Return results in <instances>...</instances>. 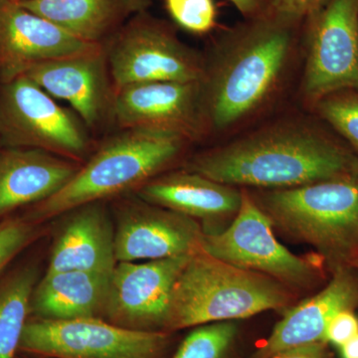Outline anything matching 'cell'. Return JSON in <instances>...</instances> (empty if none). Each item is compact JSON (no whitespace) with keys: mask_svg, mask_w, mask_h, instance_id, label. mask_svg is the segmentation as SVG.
Here are the masks:
<instances>
[{"mask_svg":"<svg viewBox=\"0 0 358 358\" xmlns=\"http://www.w3.org/2000/svg\"><path fill=\"white\" fill-rule=\"evenodd\" d=\"M352 159L317 131L285 124L200 152L183 169L223 185L282 189L348 174Z\"/></svg>","mask_w":358,"mask_h":358,"instance_id":"1","label":"cell"},{"mask_svg":"<svg viewBox=\"0 0 358 358\" xmlns=\"http://www.w3.org/2000/svg\"><path fill=\"white\" fill-rule=\"evenodd\" d=\"M292 27L259 16L225 44L202 81L207 126L223 131L263 105L286 67Z\"/></svg>","mask_w":358,"mask_h":358,"instance_id":"2","label":"cell"},{"mask_svg":"<svg viewBox=\"0 0 358 358\" xmlns=\"http://www.w3.org/2000/svg\"><path fill=\"white\" fill-rule=\"evenodd\" d=\"M186 143L183 136L166 131L120 129L90 155L62 189L32 205L24 216L43 223L80 205L136 192L173 164Z\"/></svg>","mask_w":358,"mask_h":358,"instance_id":"3","label":"cell"},{"mask_svg":"<svg viewBox=\"0 0 358 358\" xmlns=\"http://www.w3.org/2000/svg\"><path fill=\"white\" fill-rule=\"evenodd\" d=\"M292 301L284 284L218 260L201 250L190 256L171 293L167 333L247 319Z\"/></svg>","mask_w":358,"mask_h":358,"instance_id":"4","label":"cell"},{"mask_svg":"<svg viewBox=\"0 0 358 358\" xmlns=\"http://www.w3.org/2000/svg\"><path fill=\"white\" fill-rule=\"evenodd\" d=\"M266 213L289 235L319 250L334 266L358 257V178L348 173L296 187L273 189Z\"/></svg>","mask_w":358,"mask_h":358,"instance_id":"5","label":"cell"},{"mask_svg":"<svg viewBox=\"0 0 358 358\" xmlns=\"http://www.w3.org/2000/svg\"><path fill=\"white\" fill-rule=\"evenodd\" d=\"M105 50L115 91L134 84L202 82L206 71L197 52L147 13L122 26Z\"/></svg>","mask_w":358,"mask_h":358,"instance_id":"6","label":"cell"},{"mask_svg":"<svg viewBox=\"0 0 358 358\" xmlns=\"http://www.w3.org/2000/svg\"><path fill=\"white\" fill-rule=\"evenodd\" d=\"M86 128L29 78L1 84L0 141L6 147L36 148L84 164L91 150Z\"/></svg>","mask_w":358,"mask_h":358,"instance_id":"7","label":"cell"},{"mask_svg":"<svg viewBox=\"0 0 358 358\" xmlns=\"http://www.w3.org/2000/svg\"><path fill=\"white\" fill-rule=\"evenodd\" d=\"M273 221L246 192L227 229L205 232L200 250L218 260L277 280L287 287L308 288L320 275L319 262L294 255L273 231Z\"/></svg>","mask_w":358,"mask_h":358,"instance_id":"8","label":"cell"},{"mask_svg":"<svg viewBox=\"0 0 358 358\" xmlns=\"http://www.w3.org/2000/svg\"><path fill=\"white\" fill-rule=\"evenodd\" d=\"M169 345V333L133 331L102 319L30 317L20 352L52 358H164Z\"/></svg>","mask_w":358,"mask_h":358,"instance_id":"9","label":"cell"},{"mask_svg":"<svg viewBox=\"0 0 358 358\" xmlns=\"http://www.w3.org/2000/svg\"><path fill=\"white\" fill-rule=\"evenodd\" d=\"M110 207L117 262L160 260L200 250L204 231L195 219L145 201L134 192L115 197Z\"/></svg>","mask_w":358,"mask_h":358,"instance_id":"10","label":"cell"},{"mask_svg":"<svg viewBox=\"0 0 358 358\" xmlns=\"http://www.w3.org/2000/svg\"><path fill=\"white\" fill-rule=\"evenodd\" d=\"M310 15L305 95L320 102L358 90V0H327Z\"/></svg>","mask_w":358,"mask_h":358,"instance_id":"11","label":"cell"},{"mask_svg":"<svg viewBox=\"0 0 358 358\" xmlns=\"http://www.w3.org/2000/svg\"><path fill=\"white\" fill-rule=\"evenodd\" d=\"M192 255L117 262L110 275L103 320L133 331L167 333L173 286Z\"/></svg>","mask_w":358,"mask_h":358,"instance_id":"12","label":"cell"},{"mask_svg":"<svg viewBox=\"0 0 358 358\" xmlns=\"http://www.w3.org/2000/svg\"><path fill=\"white\" fill-rule=\"evenodd\" d=\"M110 120L120 129H150L199 138L207 126L202 82H155L115 91Z\"/></svg>","mask_w":358,"mask_h":358,"instance_id":"13","label":"cell"},{"mask_svg":"<svg viewBox=\"0 0 358 358\" xmlns=\"http://www.w3.org/2000/svg\"><path fill=\"white\" fill-rule=\"evenodd\" d=\"M103 45L78 38L28 10L17 1L0 0V83L24 76L35 66L57 59L83 55Z\"/></svg>","mask_w":358,"mask_h":358,"instance_id":"14","label":"cell"},{"mask_svg":"<svg viewBox=\"0 0 358 358\" xmlns=\"http://www.w3.org/2000/svg\"><path fill=\"white\" fill-rule=\"evenodd\" d=\"M24 76L53 98L69 103L89 129L110 119L115 89L105 45L91 53L42 63Z\"/></svg>","mask_w":358,"mask_h":358,"instance_id":"15","label":"cell"},{"mask_svg":"<svg viewBox=\"0 0 358 358\" xmlns=\"http://www.w3.org/2000/svg\"><path fill=\"white\" fill-rule=\"evenodd\" d=\"M47 273L87 271L110 274L117 265L109 201L90 202L55 217Z\"/></svg>","mask_w":358,"mask_h":358,"instance_id":"16","label":"cell"},{"mask_svg":"<svg viewBox=\"0 0 358 358\" xmlns=\"http://www.w3.org/2000/svg\"><path fill=\"white\" fill-rule=\"evenodd\" d=\"M357 306V278L348 266H339L326 288L285 313L253 358H270L294 346L324 341L334 315Z\"/></svg>","mask_w":358,"mask_h":358,"instance_id":"17","label":"cell"},{"mask_svg":"<svg viewBox=\"0 0 358 358\" xmlns=\"http://www.w3.org/2000/svg\"><path fill=\"white\" fill-rule=\"evenodd\" d=\"M82 164L36 148L0 150V217L50 199Z\"/></svg>","mask_w":358,"mask_h":358,"instance_id":"18","label":"cell"},{"mask_svg":"<svg viewBox=\"0 0 358 358\" xmlns=\"http://www.w3.org/2000/svg\"><path fill=\"white\" fill-rule=\"evenodd\" d=\"M136 194L145 201L205 222L236 215L242 192L192 171H173L157 176Z\"/></svg>","mask_w":358,"mask_h":358,"instance_id":"19","label":"cell"},{"mask_svg":"<svg viewBox=\"0 0 358 358\" xmlns=\"http://www.w3.org/2000/svg\"><path fill=\"white\" fill-rule=\"evenodd\" d=\"M20 6L56 23L78 38L105 45L152 0H22Z\"/></svg>","mask_w":358,"mask_h":358,"instance_id":"20","label":"cell"},{"mask_svg":"<svg viewBox=\"0 0 358 358\" xmlns=\"http://www.w3.org/2000/svg\"><path fill=\"white\" fill-rule=\"evenodd\" d=\"M110 275L87 271L45 273L33 291L31 317L103 320Z\"/></svg>","mask_w":358,"mask_h":358,"instance_id":"21","label":"cell"},{"mask_svg":"<svg viewBox=\"0 0 358 358\" xmlns=\"http://www.w3.org/2000/svg\"><path fill=\"white\" fill-rule=\"evenodd\" d=\"M38 281V267L31 263L18 266L0 279V358H17Z\"/></svg>","mask_w":358,"mask_h":358,"instance_id":"22","label":"cell"},{"mask_svg":"<svg viewBox=\"0 0 358 358\" xmlns=\"http://www.w3.org/2000/svg\"><path fill=\"white\" fill-rule=\"evenodd\" d=\"M236 334L232 322L193 327L171 358H227Z\"/></svg>","mask_w":358,"mask_h":358,"instance_id":"23","label":"cell"},{"mask_svg":"<svg viewBox=\"0 0 358 358\" xmlns=\"http://www.w3.org/2000/svg\"><path fill=\"white\" fill-rule=\"evenodd\" d=\"M320 115L358 152V93L343 91L319 102Z\"/></svg>","mask_w":358,"mask_h":358,"instance_id":"24","label":"cell"},{"mask_svg":"<svg viewBox=\"0 0 358 358\" xmlns=\"http://www.w3.org/2000/svg\"><path fill=\"white\" fill-rule=\"evenodd\" d=\"M41 223L25 217H6L0 222V274L14 259L44 233Z\"/></svg>","mask_w":358,"mask_h":358,"instance_id":"25","label":"cell"},{"mask_svg":"<svg viewBox=\"0 0 358 358\" xmlns=\"http://www.w3.org/2000/svg\"><path fill=\"white\" fill-rule=\"evenodd\" d=\"M173 20L186 31L194 34L210 32L217 22L213 0H164Z\"/></svg>","mask_w":358,"mask_h":358,"instance_id":"26","label":"cell"},{"mask_svg":"<svg viewBox=\"0 0 358 358\" xmlns=\"http://www.w3.org/2000/svg\"><path fill=\"white\" fill-rule=\"evenodd\" d=\"M327 0H267L264 15L294 25L305 16L310 15Z\"/></svg>","mask_w":358,"mask_h":358,"instance_id":"27","label":"cell"},{"mask_svg":"<svg viewBox=\"0 0 358 358\" xmlns=\"http://www.w3.org/2000/svg\"><path fill=\"white\" fill-rule=\"evenodd\" d=\"M357 334L358 317L353 310H343L329 322L324 334V343L341 348Z\"/></svg>","mask_w":358,"mask_h":358,"instance_id":"28","label":"cell"},{"mask_svg":"<svg viewBox=\"0 0 358 358\" xmlns=\"http://www.w3.org/2000/svg\"><path fill=\"white\" fill-rule=\"evenodd\" d=\"M270 358H333V353L327 343L319 341L282 350Z\"/></svg>","mask_w":358,"mask_h":358,"instance_id":"29","label":"cell"},{"mask_svg":"<svg viewBox=\"0 0 358 358\" xmlns=\"http://www.w3.org/2000/svg\"><path fill=\"white\" fill-rule=\"evenodd\" d=\"M247 17H259L265 11L267 0H230Z\"/></svg>","mask_w":358,"mask_h":358,"instance_id":"30","label":"cell"},{"mask_svg":"<svg viewBox=\"0 0 358 358\" xmlns=\"http://www.w3.org/2000/svg\"><path fill=\"white\" fill-rule=\"evenodd\" d=\"M341 358H358V334L339 348Z\"/></svg>","mask_w":358,"mask_h":358,"instance_id":"31","label":"cell"},{"mask_svg":"<svg viewBox=\"0 0 358 358\" xmlns=\"http://www.w3.org/2000/svg\"><path fill=\"white\" fill-rule=\"evenodd\" d=\"M350 173L358 178V159L357 157H352L350 162Z\"/></svg>","mask_w":358,"mask_h":358,"instance_id":"32","label":"cell"},{"mask_svg":"<svg viewBox=\"0 0 358 358\" xmlns=\"http://www.w3.org/2000/svg\"><path fill=\"white\" fill-rule=\"evenodd\" d=\"M350 266H352L353 268H358V257L357 259H355L352 263H350Z\"/></svg>","mask_w":358,"mask_h":358,"instance_id":"33","label":"cell"},{"mask_svg":"<svg viewBox=\"0 0 358 358\" xmlns=\"http://www.w3.org/2000/svg\"><path fill=\"white\" fill-rule=\"evenodd\" d=\"M20 358H52V357H36V355H25L24 357H20Z\"/></svg>","mask_w":358,"mask_h":358,"instance_id":"34","label":"cell"},{"mask_svg":"<svg viewBox=\"0 0 358 358\" xmlns=\"http://www.w3.org/2000/svg\"><path fill=\"white\" fill-rule=\"evenodd\" d=\"M13 1H22V0H13Z\"/></svg>","mask_w":358,"mask_h":358,"instance_id":"35","label":"cell"}]
</instances>
